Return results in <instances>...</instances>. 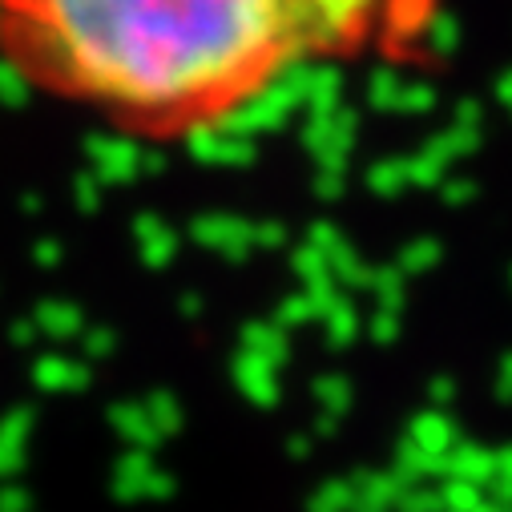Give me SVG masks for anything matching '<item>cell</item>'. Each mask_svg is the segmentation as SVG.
<instances>
[{
	"label": "cell",
	"instance_id": "obj_1",
	"mask_svg": "<svg viewBox=\"0 0 512 512\" xmlns=\"http://www.w3.org/2000/svg\"><path fill=\"white\" fill-rule=\"evenodd\" d=\"M440 0H0L13 77L125 134H206L283 77L432 33Z\"/></svg>",
	"mask_w": 512,
	"mask_h": 512
}]
</instances>
